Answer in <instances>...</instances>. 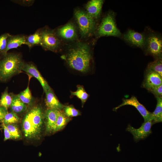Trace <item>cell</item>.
Here are the masks:
<instances>
[{
	"mask_svg": "<svg viewBox=\"0 0 162 162\" xmlns=\"http://www.w3.org/2000/svg\"><path fill=\"white\" fill-rule=\"evenodd\" d=\"M123 39L133 46L144 49L145 44V33H141L129 29L122 35Z\"/></svg>",
	"mask_w": 162,
	"mask_h": 162,
	"instance_id": "11",
	"label": "cell"
},
{
	"mask_svg": "<svg viewBox=\"0 0 162 162\" xmlns=\"http://www.w3.org/2000/svg\"><path fill=\"white\" fill-rule=\"evenodd\" d=\"M146 69L153 71L162 76V58L155 59L154 61L149 63Z\"/></svg>",
	"mask_w": 162,
	"mask_h": 162,
	"instance_id": "24",
	"label": "cell"
},
{
	"mask_svg": "<svg viewBox=\"0 0 162 162\" xmlns=\"http://www.w3.org/2000/svg\"><path fill=\"white\" fill-rule=\"evenodd\" d=\"M62 110L64 114L69 118L81 115L80 112L72 105L64 106Z\"/></svg>",
	"mask_w": 162,
	"mask_h": 162,
	"instance_id": "27",
	"label": "cell"
},
{
	"mask_svg": "<svg viewBox=\"0 0 162 162\" xmlns=\"http://www.w3.org/2000/svg\"><path fill=\"white\" fill-rule=\"evenodd\" d=\"M22 71L30 76L35 78L40 83L44 92L51 89L46 81L41 75L36 66L32 63H25L23 64Z\"/></svg>",
	"mask_w": 162,
	"mask_h": 162,
	"instance_id": "12",
	"label": "cell"
},
{
	"mask_svg": "<svg viewBox=\"0 0 162 162\" xmlns=\"http://www.w3.org/2000/svg\"><path fill=\"white\" fill-rule=\"evenodd\" d=\"M104 2L102 0H90L86 5V11L96 20L100 17Z\"/></svg>",
	"mask_w": 162,
	"mask_h": 162,
	"instance_id": "14",
	"label": "cell"
},
{
	"mask_svg": "<svg viewBox=\"0 0 162 162\" xmlns=\"http://www.w3.org/2000/svg\"><path fill=\"white\" fill-rule=\"evenodd\" d=\"M17 96L22 102L26 104L29 105L32 102L33 98L28 85L25 89L20 92Z\"/></svg>",
	"mask_w": 162,
	"mask_h": 162,
	"instance_id": "23",
	"label": "cell"
},
{
	"mask_svg": "<svg viewBox=\"0 0 162 162\" xmlns=\"http://www.w3.org/2000/svg\"><path fill=\"white\" fill-rule=\"evenodd\" d=\"M5 125L14 139H19L21 137V132L16 124Z\"/></svg>",
	"mask_w": 162,
	"mask_h": 162,
	"instance_id": "28",
	"label": "cell"
},
{
	"mask_svg": "<svg viewBox=\"0 0 162 162\" xmlns=\"http://www.w3.org/2000/svg\"><path fill=\"white\" fill-rule=\"evenodd\" d=\"M153 124L152 121L144 122L140 128L136 129L129 124L126 130L132 134L135 142H138L145 139L152 133L151 128Z\"/></svg>",
	"mask_w": 162,
	"mask_h": 162,
	"instance_id": "10",
	"label": "cell"
},
{
	"mask_svg": "<svg viewBox=\"0 0 162 162\" xmlns=\"http://www.w3.org/2000/svg\"><path fill=\"white\" fill-rule=\"evenodd\" d=\"M157 104L154 111L152 112L153 124L162 121V97H156Z\"/></svg>",
	"mask_w": 162,
	"mask_h": 162,
	"instance_id": "21",
	"label": "cell"
},
{
	"mask_svg": "<svg viewBox=\"0 0 162 162\" xmlns=\"http://www.w3.org/2000/svg\"><path fill=\"white\" fill-rule=\"evenodd\" d=\"M45 103L48 108L62 110L64 105L58 100L52 89L45 92Z\"/></svg>",
	"mask_w": 162,
	"mask_h": 162,
	"instance_id": "17",
	"label": "cell"
},
{
	"mask_svg": "<svg viewBox=\"0 0 162 162\" xmlns=\"http://www.w3.org/2000/svg\"><path fill=\"white\" fill-rule=\"evenodd\" d=\"M26 36L22 34H10L7 39L6 49L2 53V55L4 56L6 55L10 50L17 48L22 44L25 45Z\"/></svg>",
	"mask_w": 162,
	"mask_h": 162,
	"instance_id": "15",
	"label": "cell"
},
{
	"mask_svg": "<svg viewBox=\"0 0 162 162\" xmlns=\"http://www.w3.org/2000/svg\"><path fill=\"white\" fill-rule=\"evenodd\" d=\"M44 115L42 108L36 106L31 109L23 119L22 130L25 136L29 139L39 137L41 133Z\"/></svg>",
	"mask_w": 162,
	"mask_h": 162,
	"instance_id": "2",
	"label": "cell"
},
{
	"mask_svg": "<svg viewBox=\"0 0 162 162\" xmlns=\"http://www.w3.org/2000/svg\"><path fill=\"white\" fill-rule=\"evenodd\" d=\"M114 13L110 12L103 18L96 31L97 37L104 36L120 37L122 34L117 27Z\"/></svg>",
	"mask_w": 162,
	"mask_h": 162,
	"instance_id": "5",
	"label": "cell"
},
{
	"mask_svg": "<svg viewBox=\"0 0 162 162\" xmlns=\"http://www.w3.org/2000/svg\"><path fill=\"white\" fill-rule=\"evenodd\" d=\"M61 58L70 68L83 73L89 70L92 59L90 46L83 42H78L70 46Z\"/></svg>",
	"mask_w": 162,
	"mask_h": 162,
	"instance_id": "1",
	"label": "cell"
},
{
	"mask_svg": "<svg viewBox=\"0 0 162 162\" xmlns=\"http://www.w3.org/2000/svg\"><path fill=\"white\" fill-rule=\"evenodd\" d=\"M58 110L48 108L44 115L46 129L48 133L54 132Z\"/></svg>",
	"mask_w": 162,
	"mask_h": 162,
	"instance_id": "16",
	"label": "cell"
},
{
	"mask_svg": "<svg viewBox=\"0 0 162 162\" xmlns=\"http://www.w3.org/2000/svg\"><path fill=\"white\" fill-rule=\"evenodd\" d=\"M41 41L40 34L38 29L33 34L26 36L25 45L30 50L34 46L40 45Z\"/></svg>",
	"mask_w": 162,
	"mask_h": 162,
	"instance_id": "19",
	"label": "cell"
},
{
	"mask_svg": "<svg viewBox=\"0 0 162 162\" xmlns=\"http://www.w3.org/2000/svg\"><path fill=\"white\" fill-rule=\"evenodd\" d=\"M54 31L61 41L73 42L78 38L76 26L72 22H68Z\"/></svg>",
	"mask_w": 162,
	"mask_h": 162,
	"instance_id": "8",
	"label": "cell"
},
{
	"mask_svg": "<svg viewBox=\"0 0 162 162\" xmlns=\"http://www.w3.org/2000/svg\"><path fill=\"white\" fill-rule=\"evenodd\" d=\"M74 16L82 37H88L93 34L96 28V20L86 11L76 9L74 12Z\"/></svg>",
	"mask_w": 162,
	"mask_h": 162,
	"instance_id": "4",
	"label": "cell"
},
{
	"mask_svg": "<svg viewBox=\"0 0 162 162\" xmlns=\"http://www.w3.org/2000/svg\"><path fill=\"white\" fill-rule=\"evenodd\" d=\"M155 97H162V84L155 87L148 91Z\"/></svg>",
	"mask_w": 162,
	"mask_h": 162,
	"instance_id": "30",
	"label": "cell"
},
{
	"mask_svg": "<svg viewBox=\"0 0 162 162\" xmlns=\"http://www.w3.org/2000/svg\"><path fill=\"white\" fill-rule=\"evenodd\" d=\"M0 60V80L6 81L21 72L24 63L20 54L7 53Z\"/></svg>",
	"mask_w": 162,
	"mask_h": 162,
	"instance_id": "3",
	"label": "cell"
},
{
	"mask_svg": "<svg viewBox=\"0 0 162 162\" xmlns=\"http://www.w3.org/2000/svg\"><path fill=\"white\" fill-rule=\"evenodd\" d=\"M13 97L8 93L6 89L1 97L0 99V106L8 109L12 103Z\"/></svg>",
	"mask_w": 162,
	"mask_h": 162,
	"instance_id": "25",
	"label": "cell"
},
{
	"mask_svg": "<svg viewBox=\"0 0 162 162\" xmlns=\"http://www.w3.org/2000/svg\"><path fill=\"white\" fill-rule=\"evenodd\" d=\"M127 105L134 107L143 117L144 122L152 121V112L148 111L142 104L139 102L137 98L134 96L129 99H123L122 103L114 108L113 110L116 111L122 106Z\"/></svg>",
	"mask_w": 162,
	"mask_h": 162,
	"instance_id": "9",
	"label": "cell"
},
{
	"mask_svg": "<svg viewBox=\"0 0 162 162\" xmlns=\"http://www.w3.org/2000/svg\"><path fill=\"white\" fill-rule=\"evenodd\" d=\"M70 119L67 117L62 110H58L57 117L54 132L62 129L70 121Z\"/></svg>",
	"mask_w": 162,
	"mask_h": 162,
	"instance_id": "20",
	"label": "cell"
},
{
	"mask_svg": "<svg viewBox=\"0 0 162 162\" xmlns=\"http://www.w3.org/2000/svg\"><path fill=\"white\" fill-rule=\"evenodd\" d=\"M71 95L76 96L81 101L82 106L88 99L89 95L85 90L83 87L81 85L77 86V89L75 92L70 91Z\"/></svg>",
	"mask_w": 162,
	"mask_h": 162,
	"instance_id": "22",
	"label": "cell"
},
{
	"mask_svg": "<svg viewBox=\"0 0 162 162\" xmlns=\"http://www.w3.org/2000/svg\"><path fill=\"white\" fill-rule=\"evenodd\" d=\"M8 112V109L0 106V122L2 123L5 116Z\"/></svg>",
	"mask_w": 162,
	"mask_h": 162,
	"instance_id": "32",
	"label": "cell"
},
{
	"mask_svg": "<svg viewBox=\"0 0 162 162\" xmlns=\"http://www.w3.org/2000/svg\"><path fill=\"white\" fill-rule=\"evenodd\" d=\"M2 126L3 127L4 130V141H5L9 139H14L13 137L7 129L5 125L4 124H2Z\"/></svg>",
	"mask_w": 162,
	"mask_h": 162,
	"instance_id": "31",
	"label": "cell"
},
{
	"mask_svg": "<svg viewBox=\"0 0 162 162\" xmlns=\"http://www.w3.org/2000/svg\"><path fill=\"white\" fill-rule=\"evenodd\" d=\"M1 53H0V54Z\"/></svg>",
	"mask_w": 162,
	"mask_h": 162,
	"instance_id": "33",
	"label": "cell"
},
{
	"mask_svg": "<svg viewBox=\"0 0 162 162\" xmlns=\"http://www.w3.org/2000/svg\"><path fill=\"white\" fill-rule=\"evenodd\" d=\"M10 107L12 112L16 114L23 112L27 109L26 104L22 102L17 95L13 96L12 102Z\"/></svg>",
	"mask_w": 162,
	"mask_h": 162,
	"instance_id": "18",
	"label": "cell"
},
{
	"mask_svg": "<svg viewBox=\"0 0 162 162\" xmlns=\"http://www.w3.org/2000/svg\"><path fill=\"white\" fill-rule=\"evenodd\" d=\"M41 41L40 46L46 50L57 52L61 47V40L54 30L47 27L39 29Z\"/></svg>",
	"mask_w": 162,
	"mask_h": 162,
	"instance_id": "7",
	"label": "cell"
},
{
	"mask_svg": "<svg viewBox=\"0 0 162 162\" xmlns=\"http://www.w3.org/2000/svg\"><path fill=\"white\" fill-rule=\"evenodd\" d=\"M10 34L5 33L0 36V53H2L6 49L8 38Z\"/></svg>",
	"mask_w": 162,
	"mask_h": 162,
	"instance_id": "29",
	"label": "cell"
},
{
	"mask_svg": "<svg viewBox=\"0 0 162 162\" xmlns=\"http://www.w3.org/2000/svg\"><path fill=\"white\" fill-rule=\"evenodd\" d=\"M145 33L146 42L144 49L146 53L153 56L155 59L162 58V39L160 35L148 29Z\"/></svg>",
	"mask_w": 162,
	"mask_h": 162,
	"instance_id": "6",
	"label": "cell"
},
{
	"mask_svg": "<svg viewBox=\"0 0 162 162\" xmlns=\"http://www.w3.org/2000/svg\"><path fill=\"white\" fill-rule=\"evenodd\" d=\"M162 84V76L151 70L146 69L142 86L148 91Z\"/></svg>",
	"mask_w": 162,
	"mask_h": 162,
	"instance_id": "13",
	"label": "cell"
},
{
	"mask_svg": "<svg viewBox=\"0 0 162 162\" xmlns=\"http://www.w3.org/2000/svg\"><path fill=\"white\" fill-rule=\"evenodd\" d=\"M20 121V118L16 114L11 112L8 113L5 116L2 124L5 125L16 124Z\"/></svg>",
	"mask_w": 162,
	"mask_h": 162,
	"instance_id": "26",
	"label": "cell"
}]
</instances>
